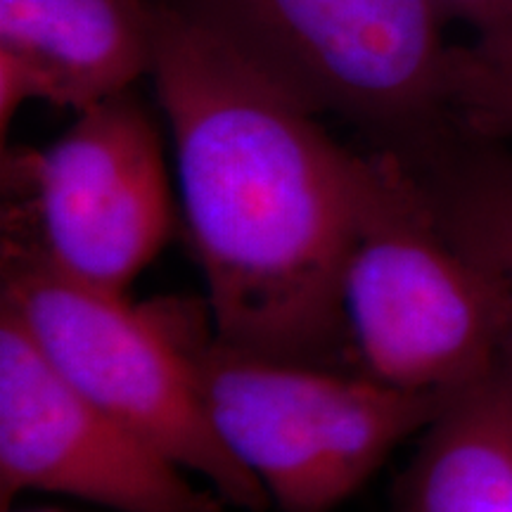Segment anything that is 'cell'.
<instances>
[{
	"mask_svg": "<svg viewBox=\"0 0 512 512\" xmlns=\"http://www.w3.org/2000/svg\"><path fill=\"white\" fill-rule=\"evenodd\" d=\"M24 491L107 512H223L209 486L79 392L0 309V505Z\"/></svg>",
	"mask_w": 512,
	"mask_h": 512,
	"instance_id": "52a82bcc",
	"label": "cell"
},
{
	"mask_svg": "<svg viewBox=\"0 0 512 512\" xmlns=\"http://www.w3.org/2000/svg\"><path fill=\"white\" fill-rule=\"evenodd\" d=\"M413 166L448 233L494 268L512 297V152L456 131Z\"/></svg>",
	"mask_w": 512,
	"mask_h": 512,
	"instance_id": "30bf717a",
	"label": "cell"
},
{
	"mask_svg": "<svg viewBox=\"0 0 512 512\" xmlns=\"http://www.w3.org/2000/svg\"><path fill=\"white\" fill-rule=\"evenodd\" d=\"M0 309L88 399L200 477L226 505L266 512L259 479L214 432L171 299L131 304L79 283L29 247L0 238Z\"/></svg>",
	"mask_w": 512,
	"mask_h": 512,
	"instance_id": "5b68a950",
	"label": "cell"
},
{
	"mask_svg": "<svg viewBox=\"0 0 512 512\" xmlns=\"http://www.w3.org/2000/svg\"><path fill=\"white\" fill-rule=\"evenodd\" d=\"M162 0H0V133L41 100L81 112L150 76Z\"/></svg>",
	"mask_w": 512,
	"mask_h": 512,
	"instance_id": "ba28073f",
	"label": "cell"
},
{
	"mask_svg": "<svg viewBox=\"0 0 512 512\" xmlns=\"http://www.w3.org/2000/svg\"><path fill=\"white\" fill-rule=\"evenodd\" d=\"M394 503L396 512H512V354L427 425Z\"/></svg>",
	"mask_w": 512,
	"mask_h": 512,
	"instance_id": "9c48e42d",
	"label": "cell"
},
{
	"mask_svg": "<svg viewBox=\"0 0 512 512\" xmlns=\"http://www.w3.org/2000/svg\"><path fill=\"white\" fill-rule=\"evenodd\" d=\"M41 512H60V510H41Z\"/></svg>",
	"mask_w": 512,
	"mask_h": 512,
	"instance_id": "4fadbf2b",
	"label": "cell"
},
{
	"mask_svg": "<svg viewBox=\"0 0 512 512\" xmlns=\"http://www.w3.org/2000/svg\"><path fill=\"white\" fill-rule=\"evenodd\" d=\"M361 373L406 392L456 396L512 347V297L448 233L415 166L377 150L342 278Z\"/></svg>",
	"mask_w": 512,
	"mask_h": 512,
	"instance_id": "7a4b0ae2",
	"label": "cell"
},
{
	"mask_svg": "<svg viewBox=\"0 0 512 512\" xmlns=\"http://www.w3.org/2000/svg\"><path fill=\"white\" fill-rule=\"evenodd\" d=\"M446 105L465 136L512 143V22L448 50Z\"/></svg>",
	"mask_w": 512,
	"mask_h": 512,
	"instance_id": "8fae6325",
	"label": "cell"
},
{
	"mask_svg": "<svg viewBox=\"0 0 512 512\" xmlns=\"http://www.w3.org/2000/svg\"><path fill=\"white\" fill-rule=\"evenodd\" d=\"M299 105L408 162L456 133L432 0H166Z\"/></svg>",
	"mask_w": 512,
	"mask_h": 512,
	"instance_id": "277c9868",
	"label": "cell"
},
{
	"mask_svg": "<svg viewBox=\"0 0 512 512\" xmlns=\"http://www.w3.org/2000/svg\"><path fill=\"white\" fill-rule=\"evenodd\" d=\"M216 337L330 368L351 351L342 278L377 150L320 117L162 0L150 72Z\"/></svg>",
	"mask_w": 512,
	"mask_h": 512,
	"instance_id": "6da1fadb",
	"label": "cell"
},
{
	"mask_svg": "<svg viewBox=\"0 0 512 512\" xmlns=\"http://www.w3.org/2000/svg\"><path fill=\"white\" fill-rule=\"evenodd\" d=\"M3 195V240L107 292L126 294L174 228L162 136L133 88L43 150H3Z\"/></svg>",
	"mask_w": 512,
	"mask_h": 512,
	"instance_id": "8992f818",
	"label": "cell"
},
{
	"mask_svg": "<svg viewBox=\"0 0 512 512\" xmlns=\"http://www.w3.org/2000/svg\"><path fill=\"white\" fill-rule=\"evenodd\" d=\"M171 309L214 432L280 512L335 510L451 401L230 347L209 309Z\"/></svg>",
	"mask_w": 512,
	"mask_h": 512,
	"instance_id": "3957f363",
	"label": "cell"
},
{
	"mask_svg": "<svg viewBox=\"0 0 512 512\" xmlns=\"http://www.w3.org/2000/svg\"><path fill=\"white\" fill-rule=\"evenodd\" d=\"M434 5L451 15H458L472 22L477 31L498 27V24L512 22V0H432Z\"/></svg>",
	"mask_w": 512,
	"mask_h": 512,
	"instance_id": "7c38bea8",
	"label": "cell"
}]
</instances>
